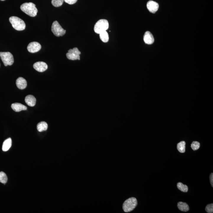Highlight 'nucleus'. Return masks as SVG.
Here are the masks:
<instances>
[{
  "instance_id": "f257e3e1",
  "label": "nucleus",
  "mask_w": 213,
  "mask_h": 213,
  "mask_svg": "<svg viewBox=\"0 0 213 213\" xmlns=\"http://www.w3.org/2000/svg\"><path fill=\"white\" fill-rule=\"evenodd\" d=\"M20 9L23 12L30 17H34L37 15L38 10L33 3H25L21 6Z\"/></svg>"
},
{
  "instance_id": "f03ea898",
  "label": "nucleus",
  "mask_w": 213,
  "mask_h": 213,
  "mask_svg": "<svg viewBox=\"0 0 213 213\" xmlns=\"http://www.w3.org/2000/svg\"><path fill=\"white\" fill-rule=\"evenodd\" d=\"M9 21L13 27L16 30L22 31L25 29V23L23 20L16 16H12L9 18Z\"/></svg>"
},
{
  "instance_id": "7ed1b4c3",
  "label": "nucleus",
  "mask_w": 213,
  "mask_h": 213,
  "mask_svg": "<svg viewBox=\"0 0 213 213\" xmlns=\"http://www.w3.org/2000/svg\"><path fill=\"white\" fill-rule=\"evenodd\" d=\"M137 205V201L135 197H131L124 201L123 209L125 212H129L134 210Z\"/></svg>"
},
{
  "instance_id": "20e7f679",
  "label": "nucleus",
  "mask_w": 213,
  "mask_h": 213,
  "mask_svg": "<svg viewBox=\"0 0 213 213\" xmlns=\"http://www.w3.org/2000/svg\"><path fill=\"white\" fill-rule=\"evenodd\" d=\"M109 27V22L106 19L100 20L95 24L94 30L96 33L100 34L103 31H106Z\"/></svg>"
},
{
  "instance_id": "39448f33",
  "label": "nucleus",
  "mask_w": 213,
  "mask_h": 213,
  "mask_svg": "<svg viewBox=\"0 0 213 213\" xmlns=\"http://www.w3.org/2000/svg\"><path fill=\"white\" fill-rule=\"evenodd\" d=\"M0 57L6 66L12 65L14 63L13 56L11 53L9 52H0Z\"/></svg>"
},
{
  "instance_id": "423d86ee",
  "label": "nucleus",
  "mask_w": 213,
  "mask_h": 213,
  "mask_svg": "<svg viewBox=\"0 0 213 213\" xmlns=\"http://www.w3.org/2000/svg\"><path fill=\"white\" fill-rule=\"evenodd\" d=\"M51 31L55 36L57 37L62 36L65 34L66 30L61 26L57 21H55L53 23L51 27Z\"/></svg>"
},
{
  "instance_id": "0eeeda50",
  "label": "nucleus",
  "mask_w": 213,
  "mask_h": 213,
  "mask_svg": "<svg viewBox=\"0 0 213 213\" xmlns=\"http://www.w3.org/2000/svg\"><path fill=\"white\" fill-rule=\"evenodd\" d=\"M81 54V52L77 48H74L73 49H70L68 50V53H67L66 56L68 59L70 60H80V55Z\"/></svg>"
},
{
  "instance_id": "6e6552de",
  "label": "nucleus",
  "mask_w": 213,
  "mask_h": 213,
  "mask_svg": "<svg viewBox=\"0 0 213 213\" xmlns=\"http://www.w3.org/2000/svg\"><path fill=\"white\" fill-rule=\"evenodd\" d=\"M41 49V45L38 42H32L28 45L27 49L29 52L35 53L39 51Z\"/></svg>"
},
{
  "instance_id": "1a4fd4ad",
  "label": "nucleus",
  "mask_w": 213,
  "mask_h": 213,
  "mask_svg": "<svg viewBox=\"0 0 213 213\" xmlns=\"http://www.w3.org/2000/svg\"><path fill=\"white\" fill-rule=\"evenodd\" d=\"M34 69L38 71L42 72L46 70L48 68V65L43 62H38L33 65Z\"/></svg>"
},
{
  "instance_id": "9d476101",
  "label": "nucleus",
  "mask_w": 213,
  "mask_h": 213,
  "mask_svg": "<svg viewBox=\"0 0 213 213\" xmlns=\"http://www.w3.org/2000/svg\"><path fill=\"white\" fill-rule=\"evenodd\" d=\"M147 8L150 12L155 14L158 10L159 4L154 1H149L147 3Z\"/></svg>"
},
{
  "instance_id": "9b49d317",
  "label": "nucleus",
  "mask_w": 213,
  "mask_h": 213,
  "mask_svg": "<svg viewBox=\"0 0 213 213\" xmlns=\"http://www.w3.org/2000/svg\"><path fill=\"white\" fill-rule=\"evenodd\" d=\"M144 41L146 44L150 45L153 43L155 39L153 36L149 31H147L144 34Z\"/></svg>"
},
{
  "instance_id": "f8f14e48",
  "label": "nucleus",
  "mask_w": 213,
  "mask_h": 213,
  "mask_svg": "<svg viewBox=\"0 0 213 213\" xmlns=\"http://www.w3.org/2000/svg\"><path fill=\"white\" fill-rule=\"evenodd\" d=\"M16 85L18 89L23 90L25 89L27 86L26 80L23 77H19L16 82Z\"/></svg>"
},
{
  "instance_id": "ddd939ff",
  "label": "nucleus",
  "mask_w": 213,
  "mask_h": 213,
  "mask_svg": "<svg viewBox=\"0 0 213 213\" xmlns=\"http://www.w3.org/2000/svg\"><path fill=\"white\" fill-rule=\"evenodd\" d=\"M11 107L14 111L17 112L22 111V110H26L27 109V107L25 105L18 103H13Z\"/></svg>"
},
{
  "instance_id": "4468645a",
  "label": "nucleus",
  "mask_w": 213,
  "mask_h": 213,
  "mask_svg": "<svg viewBox=\"0 0 213 213\" xmlns=\"http://www.w3.org/2000/svg\"><path fill=\"white\" fill-rule=\"evenodd\" d=\"M25 102L29 106L34 107L36 105V99L32 95H28L25 97Z\"/></svg>"
},
{
  "instance_id": "2eb2a0df",
  "label": "nucleus",
  "mask_w": 213,
  "mask_h": 213,
  "mask_svg": "<svg viewBox=\"0 0 213 213\" xmlns=\"http://www.w3.org/2000/svg\"><path fill=\"white\" fill-rule=\"evenodd\" d=\"M12 141L11 138H9L6 140L3 143L2 149L4 152L7 151L12 146Z\"/></svg>"
},
{
  "instance_id": "dca6fc26",
  "label": "nucleus",
  "mask_w": 213,
  "mask_h": 213,
  "mask_svg": "<svg viewBox=\"0 0 213 213\" xmlns=\"http://www.w3.org/2000/svg\"><path fill=\"white\" fill-rule=\"evenodd\" d=\"M177 207L179 210L182 212H188L189 209V205L186 202H178Z\"/></svg>"
},
{
  "instance_id": "f3484780",
  "label": "nucleus",
  "mask_w": 213,
  "mask_h": 213,
  "mask_svg": "<svg viewBox=\"0 0 213 213\" xmlns=\"http://www.w3.org/2000/svg\"><path fill=\"white\" fill-rule=\"evenodd\" d=\"M48 128V125L46 122H41L37 125V128L39 132H42L43 131H46Z\"/></svg>"
},
{
  "instance_id": "a211bd4d",
  "label": "nucleus",
  "mask_w": 213,
  "mask_h": 213,
  "mask_svg": "<svg viewBox=\"0 0 213 213\" xmlns=\"http://www.w3.org/2000/svg\"><path fill=\"white\" fill-rule=\"evenodd\" d=\"M186 142L184 141H181L177 144V149L181 153H184L186 151Z\"/></svg>"
},
{
  "instance_id": "6ab92c4d",
  "label": "nucleus",
  "mask_w": 213,
  "mask_h": 213,
  "mask_svg": "<svg viewBox=\"0 0 213 213\" xmlns=\"http://www.w3.org/2000/svg\"><path fill=\"white\" fill-rule=\"evenodd\" d=\"M100 37L102 42L106 43L109 40V36L106 31L103 32L100 34Z\"/></svg>"
},
{
  "instance_id": "aec40b11",
  "label": "nucleus",
  "mask_w": 213,
  "mask_h": 213,
  "mask_svg": "<svg viewBox=\"0 0 213 213\" xmlns=\"http://www.w3.org/2000/svg\"><path fill=\"white\" fill-rule=\"evenodd\" d=\"M177 186L178 188L181 191L183 192H187L188 191V186L186 185L183 184L181 182H179L177 183Z\"/></svg>"
},
{
  "instance_id": "412c9836",
  "label": "nucleus",
  "mask_w": 213,
  "mask_h": 213,
  "mask_svg": "<svg viewBox=\"0 0 213 213\" xmlns=\"http://www.w3.org/2000/svg\"><path fill=\"white\" fill-rule=\"evenodd\" d=\"M8 181V178L6 174L3 172H0V182L5 184Z\"/></svg>"
},
{
  "instance_id": "4be33fe9",
  "label": "nucleus",
  "mask_w": 213,
  "mask_h": 213,
  "mask_svg": "<svg viewBox=\"0 0 213 213\" xmlns=\"http://www.w3.org/2000/svg\"><path fill=\"white\" fill-rule=\"evenodd\" d=\"M64 2V0H52L51 3L54 6L58 7L61 6Z\"/></svg>"
},
{
  "instance_id": "5701e85b",
  "label": "nucleus",
  "mask_w": 213,
  "mask_h": 213,
  "mask_svg": "<svg viewBox=\"0 0 213 213\" xmlns=\"http://www.w3.org/2000/svg\"><path fill=\"white\" fill-rule=\"evenodd\" d=\"M200 147V144L197 141H194L191 144V148L194 151L198 150Z\"/></svg>"
},
{
  "instance_id": "b1692460",
  "label": "nucleus",
  "mask_w": 213,
  "mask_h": 213,
  "mask_svg": "<svg viewBox=\"0 0 213 213\" xmlns=\"http://www.w3.org/2000/svg\"><path fill=\"white\" fill-rule=\"evenodd\" d=\"M206 212L208 213L213 212V204L212 203L207 205L205 208Z\"/></svg>"
},
{
  "instance_id": "393cba45",
  "label": "nucleus",
  "mask_w": 213,
  "mask_h": 213,
  "mask_svg": "<svg viewBox=\"0 0 213 213\" xmlns=\"http://www.w3.org/2000/svg\"><path fill=\"white\" fill-rule=\"evenodd\" d=\"M77 0H64V1L69 4H75L77 2Z\"/></svg>"
},
{
  "instance_id": "a878e982",
  "label": "nucleus",
  "mask_w": 213,
  "mask_h": 213,
  "mask_svg": "<svg viewBox=\"0 0 213 213\" xmlns=\"http://www.w3.org/2000/svg\"><path fill=\"white\" fill-rule=\"evenodd\" d=\"M209 178H210V181L211 184L212 186L213 187V173H212L210 174V177H209Z\"/></svg>"
},
{
  "instance_id": "bb28decb",
  "label": "nucleus",
  "mask_w": 213,
  "mask_h": 213,
  "mask_svg": "<svg viewBox=\"0 0 213 213\" xmlns=\"http://www.w3.org/2000/svg\"><path fill=\"white\" fill-rule=\"evenodd\" d=\"M1 1H5V0H1Z\"/></svg>"
}]
</instances>
